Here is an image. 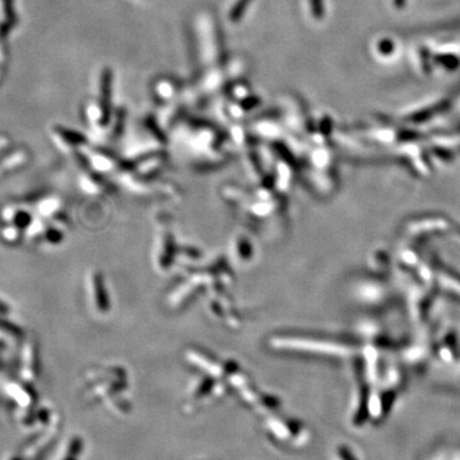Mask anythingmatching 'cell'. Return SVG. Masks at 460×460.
I'll list each match as a JSON object with an SVG mask.
<instances>
[{"label":"cell","instance_id":"obj_1","mask_svg":"<svg viewBox=\"0 0 460 460\" xmlns=\"http://www.w3.org/2000/svg\"><path fill=\"white\" fill-rule=\"evenodd\" d=\"M110 97H111V72H110V69H105L101 77L102 124H107V122H109Z\"/></svg>","mask_w":460,"mask_h":460},{"label":"cell","instance_id":"obj_2","mask_svg":"<svg viewBox=\"0 0 460 460\" xmlns=\"http://www.w3.org/2000/svg\"><path fill=\"white\" fill-rule=\"evenodd\" d=\"M249 3H251V0H238V3L233 7V9L230 12V19H232V22H238L242 18V16L246 12Z\"/></svg>","mask_w":460,"mask_h":460}]
</instances>
